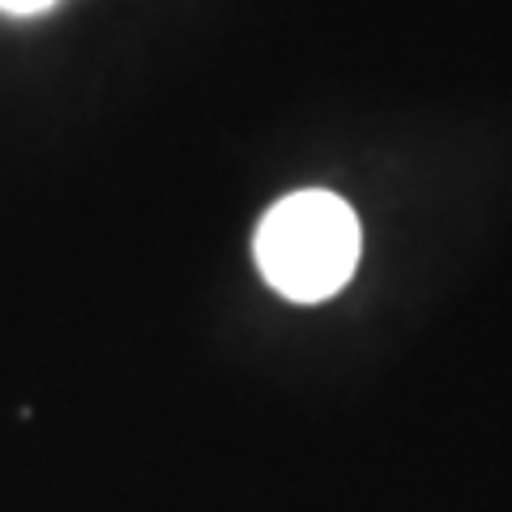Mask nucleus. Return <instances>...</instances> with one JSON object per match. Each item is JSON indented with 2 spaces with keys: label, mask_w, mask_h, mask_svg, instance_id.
Segmentation results:
<instances>
[{
  "label": "nucleus",
  "mask_w": 512,
  "mask_h": 512,
  "mask_svg": "<svg viewBox=\"0 0 512 512\" xmlns=\"http://www.w3.org/2000/svg\"><path fill=\"white\" fill-rule=\"evenodd\" d=\"M56 0H0V13L9 18H35V13H47Z\"/></svg>",
  "instance_id": "2"
},
{
  "label": "nucleus",
  "mask_w": 512,
  "mask_h": 512,
  "mask_svg": "<svg viewBox=\"0 0 512 512\" xmlns=\"http://www.w3.org/2000/svg\"><path fill=\"white\" fill-rule=\"evenodd\" d=\"M256 269L291 303H325L355 278L363 231L338 192L303 188L261 218L252 239Z\"/></svg>",
  "instance_id": "1"
}]
</instances>
